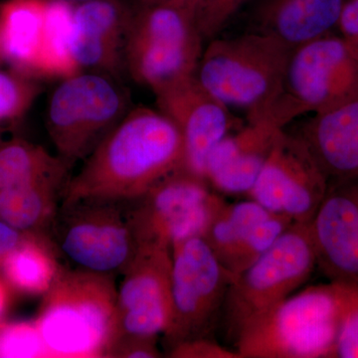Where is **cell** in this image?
<instances>
[{
    "label": "cell",
    "mask_w": 358,
    "mask_h": 358,
    "mask_svg": "<svg viewBox=\"0 0 358 358\" xmlns=\"http://www.w3.org/2000/svg\"><path fill=\"white\" fill-rule=\"evenodd\" d=\"M183 143L176 124L162 112L138 108L101 141L81 171L69 178L61 202L126 203L182 169Z\"/></svg>",
    "instance_id": "cell-1"
},
{
    "label": "cell",
    "mask_w": 358,
    "mask_h": 358,
    "mask_svg": "<svg viewBox=\"0 0 358 358\" xmlns=\"http://www.w3.org/2000/svg\"><path fill=\"white\" fill-rule=\"evenodd\" d=\"M117 296L114 275L63 268L35 320L46 357H107Z\"/></svg>",
    "instance_id": "cell-2"
},
{
    "label": "cell",
    "mask_w": 358,
    "mask_h": 358,
    "mask_svg": "<svg viewBox=\"0 0 358 358\" xmlns=\"http://www.w3.org/2000/svg\"><path fill=\"white\" fill-rule=\"evenodd\" d=\"M348 287L329 282L288 296L234 343L241 358L334 357Z\"/></svg>",
    "instance_id": "cell-3"
},
{
    "label": "cell",
    "mask_w": 358,
    "mask_h": 358,
    "mask_svg": "<svg viewBox=\"0 0 358 358\" xmlns=\"http://www.w3.org/2000/svg\"><path fill=\"white\" fill-rule=\"evenodd\" d=\"M209 42L195 72L197 81L226 107L246 110L248 122L261 119L281 91L293 49L251 31Z\"/></svg>",
    "instance_id": "cell-4"
},
{
    "label": "cell",
    "mask_w": 358,
    "mask_h": 358,
    "mask_svg": "<svg viewBox=\"0 0 358 358\" xmlns=\"http://www.w3.org/2000/svg\"><path fill=\"white\" fill-rule=\"evenodd\" d=\"M358 96V56L336 31L292 51L281 91L261 119L279 129Z\"/></svg>",
    "instance_id": "cell-5"
},
{
    "label": "cell",
    "mask_w": 358,
    "mask_h": 358,
    "mask_svg": "<svg viewBox=\"0 0 358 358\" xmlns=\"http://www.w3.org/2000/svg\"><path fill=\"white\" fill-rule=\"evenodd\" d=\"M317 268L308 223H293L274 244L233 280L221 327L234 345L240 333L296 293Z\"/></svg>",
    "instance_id": "cell-6"
},
{
    "label": "cell",
    "mask_w": 358,
    "mask_h": 358,
    "mask_svg": "<svg viewBox=\"0 0 358 358\" xmlns=\"http://www.w3.org/2000/svg\"><path fill=\"white\" fill-rule=\"evenodd\" d=\"M171 253V317L162 334L167 352L186 341L210 338L221 326L226 296L234 280L201 236L179 242Z\"/></svg>",
    "instance_id": "cell-7"
},
{
    "label": "cell",
    "mask_w": 358,
    "mask_h": 358,
    "mask_svg": "<svg viewBox=\"0 0 358 358\" xmlns=\"http://www.w3.org/2000/svg\"><path fill=\"white\" fill-rule=\"evenodd\" d=\"M202 40L193 14L178 7H140L127 33V63L134 79L157 92L194 76Z\"/></svg>",
    "instance_id": "cell-8"
},
{
    "label": "cell",
    "mask_w": 358,
    "mask_h": 358,
    "mask_svg": "<svg viewBox=\"0 0 358 358\" xmlns=\"http://www.w3.org/2000/svg\"><path fill=\"white\" fill-rule=\"evenodd\" d=\"M48 236L76 268L102 274H122L138 248L124 205L117 202H61Z\"/></svg>",
    "instance_id": "cell-9"
},
{
    "label": "cell",
    "mask_w": 358,
    "mask_h": 358,
    "mask_svg": "<svg viewBox=\"0 0 358 358\" xmlns=\"http://www.w3.org/2000/svg\"><path fill=\"white\" fill-rule=\"evenodd\" d=\"M222 200L206 180L179 169L124 205L138 245L173 249L183 240L202 236Z\"/></svg>",
    "instance_id": "cell-10"
},
{
    "label": "cell",
    "mask_w": 358,
    "mask_h": 358,
    "mask_svg": "<svg viewBox=\"0 0 358 358\" xmlns=\"http://www.w3.org/2000/svg\"><path fill=\"white\" fill-rule=\"evenodd\" d=\"M124 99L107 78L78 74L66 78L51 96L47 126L59 157L70 166L86 159L117 126Z\"/></svg>",
    "instance_id": "cell-11"
},
{
    "label": "cell",
    "mask_w": 358,
    "mask_h": 358,
    "mask_svg": "<svg viewBox=\"0 0 358 358\" xmlns=\"http://www.w3.org/2000/svg\"><path fill=\"white\" fill-rule=\"evenodd\" d=\"M171 248L138 245L117 289L114 329L106 357L120 343L159 338L164 333L171 317Z\"/></svg>",
    "instance_id": "cell-12"
},
{
    "label": "cell",
    "mask_w": 358,
    "mask_h": 358,
    "mask_svg": "<svg viewBox=\"0 0 358 358\" xmlns=\"http://www.w3.org/2000/svg\"><path fill=\"white\" fill-rule=\"evenodd\" d=\"M327 186L326 174L307 143L284 129L278 134L248 197L294 223H310Z\"/></svg>",
    "instance_id": "cell-13"
},
{
    "label": "cell",
    "mask_w": 358,
    "mask_h": 358,
    "mask_svg": "<svg viewBox=\"0 0 358 358\" xmlns=\"http://www.w3.org/2000/svg\"><path fill=\"white\" fill-rule=\"evenodd\" d=\"M160 112L178 127L183 143L182 169L205 179L211 150L232 131L230 109L192 76L155 92Z\"/></svg>",
    "instance_id": "cell-14"
},
{
    "label": "cell",
    "mask_w": 358,
    "mask_h": 358,
    "mask_svg": "<svg viewBox=\"0 0 358 358\" xmlns=\"http://www.w3.org/2000/svg\"><path fill=\"white\" fill-rule=\"evenodd\" d=\"M308 227L317 268L329 282L358 289V178L329 181Z\"/></svg>",
    "instance_id": "cell-15"
},
{
    "label": "cell",
    "mask_w": 358,
    "mask_h": 358,
    "mask_svg": "<svg viewBox=\"0 0 358 358\" xmlns=\"http://www.w3.org/2000/svg\"><path fill=\"white\" fill-rule=\"evenodd\" d=\"M293 221L268 210L255 200H222L202 238L223 268L236 277L263 255Z\"/></svg>",
    "instance_id": "cell-16"
},
{
    "label": "cell",
    "mask_w": 358,
    "mask_h": 358,
    "mask_svg": "<svg viewBox=\"0 0 358 358\" xmlns=\"http://www.w3.org/2000/svg\"><path fill=\"white\" fill-rule=\"evenodd\" d=\"M282 129L258 120L224 136L207 159L205 179L208 185L226 194L248 195Z\"/></svg>",
    "instance_id": "cell-17"
},
{
    "label": "cell",
    "mask_w": 358,
    "mask_h": 358,
    "mask_svg": "<svg viewBox=\"0 0 358 358\" xmlns=\"http://www.w3.org/2000/svg\"><path fill=\"white\" fill-rule=\"evenodd\" d=\"M294 134L307 143L329 182L358 178V96L310 115Z\"/></svg>",
    "instance_id": "cell-18"
},
{
    "label": "cell",
    "mask_w": 358,
    "mask_h": 358,
    "mask_svg": "<svg viewBox=\"0 0 358 358\" xmlns=\"http://www.w3.org/2000/svg\"><path fill=\"white\" fill-rule=\"evenodd\" d=\"M348 0H258L248 31L280 40L291 49L334 32Z\"/></svg>",
    "instance_id": "cell-19"
},
{
    "label": "cell",
    "mask_w": 358,
    "mask_h": 358,
    "mask_svg": "<svg viewBox=\"0 0 358 358\" xmlns=\"http://www.w3.org/2000/svg\"><path fill=\"white\" fill-rule=\"evenodd\" d=\"M131 20L119 0H88L76 7L72 53L78 65L115 72Z\"/></svg>",
    "instance_id": "cell-20"
},
{
    "label": "cell",
    "mask_w": 358,
    "mask_h": 358,
    "mask_svg": "<svg viewBox=\"0 0 358 358\" xmlns=\"http://www.w3.org/2000/svg\"><path fill=\"white\" fill-rule=\"evenodd\" d=\"M68 180L40 179L0 190V219L20 232L48 236Z\"/></svg>",
    "instance_id": "cell-21"
},
{
    "label": "cell",
    "mask_w": 358,
    "mask_h": 358,
    "mask_svg": "<svg viewBox=\"0 0 358 358\" xmlns=\"http://www.w3.org/2000/svg\"><path fill=\"white\" fill-rule=\"evenodd\" d=\"M48 0H7L0 6V54L16 68L36 72Z\"/></svg>",
    "instance_id": "cell-22"
},
{
    "label": "cell",
    "mask_w": 358,
    "mask_h": 358,
    "mask_svg": "<svg viewBox=\"0 0 358 358\" xmlns=\"http://www.w3.org/2000/svg\"><path fill=\"white\" fill-rule=\"evenodd\" d=\"M58 254L47 235L25 233L0 264L2 277L11 289L20 293L44 296L63 268Z\"/></svg>",
    "instance_id": "cell-23"
},
{
    "label": "cell",
    "mask_w": 358,
    "mask_h": 358,
    "mask_svg": "<svg viewBox=\"0 0 358 358\" xmlns=\"http://www.w3.org/2000/svg\"><path fill=\"white\" fill-rule=\"evenodd\" d=\"M74 7L64 0H48L43 38L36 72L46 76L69 78L79 72L72 53Z\"/></svg>",
    "instance_id": "cell-24"
},
{
    "label": "cell",
    "mask_w": 358,
    "mask_h": 358,
    "mask_svg": "<svg viewBox=\"0 0 358 358\" xmlns=\"http://www.w3.org/2000/svg\"><path fill=\"white\" fill-rule=\"evenodd\" d=\"M71 166L59 155L23 140L0 145V190L40 179L68 178Z\"/></svg>",
    "instance_id": "cell-25"
},
{
    "label": "cell",
    "mask_w": 358,
    "mask_h": 358,
    "mask_svg": "<svg viewBox=\"0 0 358 358\" xmlns=\"http://www.w3.org/2000/svg\"><path fill=\"white\" fill-rule=\"evenodd\" d=\"M46 357L36 322L0 324V358Z\"/></svg>",
    "instance_id": "cell-26"
},
{
    "label": "cell",
    "mask_w": 358,
    "mask_h": 358,
    "mask_svg": "<svg viewBox=\"0 0 358 358\" xmlns=\"http://www.w3.org/2000/svg\"><path fill=\"white\" fill-rule=\"evenodd\" d=\"M247 1L249 0H197L193 17L202 40L217 38Z\"/></svg>",
    "instance_id": "cell-27"
},
{
    "label": "cell",
    "mask_w": 358,
    "mask_h": 358,
    "mask_svg": "<svg viewBox=\"0 0 358 358\" xmlns=\"http://www.w3.org/2000/svg\"><path fill=\"white\" fill-rule=\"evenodd\" d=\"M334 357L358 358V289L348 287Z\"/></svg>",
    "instance_id": "cell-28"
},
{
    "label": "cell",
    "mask_w": 358,
    "mask_h": 358,
    "mask_svg": "<svg viewBox=\"0 0 358 358\" xmlns=\"http://www.w3.org/2000/svg\"><path fill=\"white\" fill-rule=\"evenodd\" d=\"M173 358H241L236 350H229L212 338H199L180 343L166 352Z\"/></svg>",
    "instance_id": "cell-29"
},
{
    "label": "cell",
    "mask_w": 358,
    "mask_h": 358,
    "mask_svg": "<svg viewBox=\"0 0 358 358\" xmlns=\"http://www.w3.org/2000/svg\"><path fill=\"white\" fill-rule=\"evenodd\" d=\"M336 32L358 56V0L345 2Z\"/></svg>",
    "instance_id": "cell-30"
},
{
    "label": "cell",
    "mask_w": 358,
    "mask_h": 358,
    "mask_svg": "<svg viewBox=\"0 0 358 358\" xmlns=\"http://www.w3.org/2000/svg\"><path fill=\"white\" fill-rule=\"evenodd\" d=\"M162 357L157 338L136 339L114 346L108 357L155 358Z\"/></svg>",
    "instance_id": "cell-31"
},
{
    "label": "cell",
    "mask_w": 358,
    "mask_h": 358,
    "mask_svg": "<svg viewBox=\"0 0 358 358\" xmlns=\"http://www.w3.org/2000/svg\"><path fill=\"white\" fill-rule=\"evenodd\" d=\"M24 234L0 219V264L17 246Z\"/></svg>",
    "instance_id": "cell-32"
},
{
    "label": "cell",
    "mask_w": 358,
    "mask_h": 358,
    "mask_svg": "<svg viewBox=\"0 0 358 358\" xmlns=\"http://www.w3.org/2000/svg\"><path fill=\"white\" fill-rule=\"evenodd\" d=\"M140 7L166 6L178 7L190 13H194L197 0H138Z\"/></svg>",
    "instance_id": "cell-33"
},
{
    "label": "cell",
    "mask_w": 358,
    "mask_h": 358,
    "mask_svg": "<svg viewBox=\"0 0 358 358\" xmlns=\"http://www.w3.org/2000/svg\"><path fill=\"white\" fill-rule=\"evenodd\" d=\"M10 287L7 284L3 277L0 278V322L6 315L10 300Z\"/></svg>",
    "instance_id": "cell-34"
},
{
    "label": "cell",
    "mask_w": 358,
    "mask_h": 358,
    "mask_svg": "<svg viewBox=\"0 0 358 358\" xmlns=\"http://www.w3.org/2000/svg\"><path fill=\"white\" fill-rule=\"evenodd\" d=\"M64 1L70 2V3H72V2H86L88 1V0H64Z\"/></svg>",
    "instance_id": "cell-35"
},
{
    "label": "cell",
    "mask_w": 358,
    "mask_h": 358,
    "mask_svg": "<svg viewBox=\"0 0 358 358\" xmlns=\"http://www.w3.org/2000/svg\"><path fill=\"white\" fill-rule=\"evenodd\" d=\"M0 145H1V143H0Z\"/></svg>",
    "instance_id": "cell-36"
}]
</instances>
